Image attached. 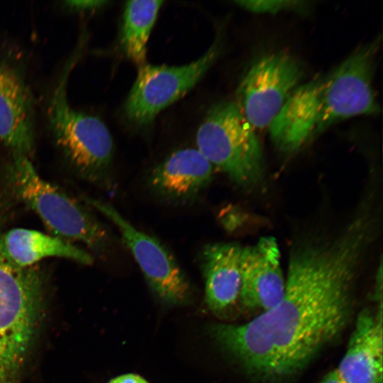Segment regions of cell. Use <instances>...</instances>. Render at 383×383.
Wrapping results in <instances>:
<instances>
[{
	"mask_svg": "<svg viewBox=\"0 0 383 383\" xmlns=\"http://www.w3.org/2000/svg\"><path fill=\"white\" fill-rule=\"evenodd\" d=\"M303 76L301 64L292 54H265L243 77L235 102L254 130L270 127Z\"/></svg>",
	"mask_w": 383,
	"mask_h": 383,
	"instance_id": "52a82bcc",
	"label": "cell"
},
{
	"mask_svg": "<svg viewBox=\"0 0 383 383\" xmlns=\"http://www.w3.org/2000/svg\"><path fill=\"white\" fill-rule=\"evenodd\" d=\"M71 57L48 100L49 130L55 144L84 178L113 191V143L109 129L99 118L74 109L67 99V81L78 50Z\"/></svg>",
	"mask_w": 383,
	"mask_h": 383,
	"instance_id": "3957f363",
	"label": "cell"
},
{
	"mask_svg": "<svg viewBox=\"0 0 383 383\" xmlns=\"http://www.w3.org/2000/svg\"><path fill=\"white\" fill-rule=\"evenodd\" d=\"M382 301L357 316L337 370L345 383H383Z\"/></svg>",
	"mask_w": 383,
	"mask_h": 383,
	"instance_id": "4fadbf2b",
	"label": "cell"
},
{
	"mask_svg": "<svg viewBox=\"0 0 383 383\" xmlns=\"http://www.w3.org/2000/svg\"><path fill=\"white\" fill-rule=\"evenodd\" d=\"M108 383H149L142 377L135 374H126L111 379Z\"/></svg>",
	"mask_w": 383,
	"mask_h": 383,
	"instance_id": "d6986e66",
	"label": "cell"
},
{
	"mask_svg": "<svg viewBox=\"0 0 383 383\" xmlns=\"http://www.w3.org/2000/svg\"><path fill=\"white\" fill-rule=\"evenodd\" d=\"M8 176L16 194L57 237L82 243L96 252L109 246L106 228L81 204L42 179L29 157L13 153Z\"/></svg>",
	"mask_w": 383,
	"mask_h": 383,
	"instance_id": "5b68a950",
	"label": "cell"
},
{
	"mask_svg": "<svg viewBox=\"0 0 383 383\" xmlns=\"http://www.w3.org/2000/svg\"><path fill=\"white\" fill-rule=\"evenodd\" d=\"M240 270V302L246 309L262 313L282 299L285 279L274 238L262 237L255 244L243 247Z\"/></svg>",
	"mask_w": 383,
	"mask_h": 383,
	"instance_id": "8fae6325",
	"label": "cell"
},
{
	"mask_svg": "<svg viewBox=\"0 0 383 383\" xmlns=\"http://www.w3.org/2000/svg\"><path fill=\"white\" fill-rule=\"evenodd\" d=\"M163 4L158 0L126 3L120 43L126 57L139 67L145 63L147 43Z\"/></svg>",
	"mask_w": 383,
	"mask_h": 383,
	"instance_id": "2e32d148",
	"label": "cell"
},
{
	"mask_svg": "<svg viewBox=\"0 0 383 383\" xmlns=\"http://www.w3.org/2000/svg\"><path fill=\"white\" fill-rule=\"evenodd\" d=\"M196 145L214 169L239 186H254L263 176L260 143L235 101L219 102L208 111L197 130Z\"/></svg>",
	"mask_w": 383,
	"mask_h": 383,
	"instance_id": "8992f818",
	"label": "cell"
},
{
	"mask_svg": "<svg viewBox=\"0 0 383 383\" xmlns=\"http://www.w3.org/2000/svg\"><path fill=\"white\" fill-rule=\"evenodd\" d=\"M36 266L21 267L0 244V383H17L33 340L43 299Z\"/></svg>",
	"mask_w": 383,
	"mask_h": 383,
	"instance_id": "277c9868",
	"label": "cell"
},
{
	"mask_svg": "<svg viewBox=\"0 0 383 383\" xmlns=\"http://www.w3.org/2000/svg\"><path fill=\"white\" fill-rule=\"evenodd\" d=\"M377 232L352 218L334 235L306 239L292 250L282 299L251 321L216 323L210 333L253 380L277 383L303 370L350 323L355 287Z\"/></svg>",
	"mask_w": 383,
	"mask_h": 383,
	"instance_id": "6da1fadb",
	"label": "cell"
},
{
	"mask_svg": "<svg viewBox=\"0 0 383 383\" xmlns=\"http://www.w3.org/2000/svg\"><path fill=\"white\" fill-rule=\"evenodd\" d=\"M218 42L199 59L182 66L139 67L124 106L128 120L138 126L150 124L164 109L192 89L216 60Z\"/></svg>",
	"mask_w": 383,
	"mask_h": 383,
	"instance_id": "9c48e42d",
	"label": "cell"
},
{
	"mask_svg": "<svg viewBox=\"0 0 383 383\" xmlns=\"http://www.w3.org/2000/svg\"><path fill=\"white\" fill-rule=\"evenodd\" d=\"M82 199L117 227L123 243L158 301L170 306L190 301L192 288L188 277L160 240L138 230L110 204L88 196Z\"/></svg>",
	"mask_w": 383,
	"mask_h": 383,
	"instance_id": "ba28073f",
	"label": "cell"
},
{
	"mask_svg": "<svg viewBox=\"0 0 383 383\" xmlns=\"http://www.w3.org/2000/svg\"><path fill=\"white\" fill-rule=\"evenodd\" d=\"M242 250L234 243H217L201 250L206 301L215 313H224L240 301Z\"/></svg>",
	"mask_w": 383,
	"mask_h": 383,
	"instance_id": "5bb4252c",
	"label": "cell"
},
{
	"mask_svg": "<svg viewBox=\"0 0 383 383\" xmlns=\"http://www.w3.org/2000/svg\"><path fill=\"white\" fill-rule=\"evenodd\" d=\"M213 170L197 148H182L155 166L147 183L150 192L162 201L184 204L194 201L207 188Z\"/></svg>",
	"mask_w": 383,
	"mask_h": 383,
	"instance_id": "7c38bea8",
	"label": "cell"
},
{
	"mask_svg": "<svg viewBox=\"0 0 383 383\" xmlns=\"http://www.w3.org/2000/svg\"><path fill=\"white\" fill-rule=\"evenodd\" d=\"M108 3L109 2L106 1L95 0L66 1L63 2L65 8H67L69 11L74 12L93 11L104 6V5Z\"/></svg>",
	"mask_w": 383,
	"mask_h": 383,
	"instance_id": "ac0fdd59",
	"label": "cell"
},
{
	"mask_svg": "<svg viewBox=\"0 0 383 383\" xmlns=\"http://www.w3.org/2000/svg\"><path fill=\"white\" fill-rule=\"evenodd\" d=\"M1 240L6 255L21 267L33 266L48 257H63L86 265L94 261L89 252L67 240L34 230L13 228L3 233Z\"/></svg>",
	"mask_w": 383,
	"mask_h": 383,
	"instance_id": "9a60e30c",
	"label": "cell"
},
{
	"mask_svg": "<svg viewBox=\"0 0 383 383\" xmlns=\"http://www.w3.org/2000/svg\"><path fill=\"white\" fill-rule=\"evenodd\" d=\"M318 383H345L337 369L328 372Z\"/></svg>",
	"mask_w": 383,
	"mask_h": 383,
	"instance_id": "ffe728a7",
	"label": "cell"
},
{
	"mask_svg": "<svg viewBox=\"0 0 383 383\" xmlns=\"http://www.w3.org/2000/svg\"><path fill=\"white\" fill-rule=\"evenodd\" d=\"M238 6L252 13L276 14L283 11H304L309 2L290 0L236 1Z\"/></svg>",
	"mask_w": 383,
	"mask_h": 383,
	"instance_id": "e0dca14e",
	"label": "cell"
},
{
	"mask_svg": "<svg viewBox=\"0 0 383 383\" xmlns=\"http://www.w3.org/2000/svg\"><path fill=\"white\" fill-rule=\"evenodd\" d=\"M380 43L377 37L329 73L294 90L269 127L280 151L294 152L335 123L379 112L372 81Z\"/></svg>",
	"mask_w": 383,
	"mask_h": 383,
	"instance_id": "7a4b0ae2",
	"label": "cell"
},
{
	"mask_svg": "<svg viewBox=\"0 0 383 383\" xmlns=\"http://www.w3.org/2000/svg\"><path fill=\"white\" fill-rule=\"evenodd\" d=\"M0 143L12 153L31 157L35 145V110L23 64L0 49Z\"/></svg>",
	"mask_w": 383,
	"mask_h": 383,
	"instance_id": "30bf717a",
	"label": "cell"
}]
</instances>
